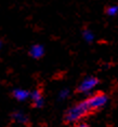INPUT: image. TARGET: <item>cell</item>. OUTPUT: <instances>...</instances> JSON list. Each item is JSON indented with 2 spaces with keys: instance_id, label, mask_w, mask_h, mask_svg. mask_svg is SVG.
<instances>
[{
  "instance_id": "obj_6",
  "label": "cell",
  "mask_w": 118,
  "mask_h": 127,
  "mask_svg": "<svg viewBox=\"0 0 118 127\" xmlns=\"http://www.w3.org/2000/svg\"><path fill=\"white\" fill-rule=\"evenodd\" d=\"M12 119H13L14 122L22 124V125H26L29 122L28 116L24 112H22V111H15V112H13L12 113Z\"/></svg>"
},
{
  "instance_id": "obj_4",
  "label": "cell",
  "mask_w": 118,
  "mask_h": 127,
  "mask_svg": "<svg viewBox=\"0 0 118 127\" xmlns=\"http://www.w3.org/2000/svg\"><path fill=\"white\" fill-rule=\"evenodd\" d=\"M30 100H31V103L35 108H42L43 104H44V100H43V96H42V93H41L40 90H35L30 93Z\"/></svg>"
},
{
  "instance_id": "obj_12",
  "label": "cell",
  "mask_w": 118,
  "mask_h": 127,
  "mask_svg": "<svg viewBox=\"0 0 118 127\" xmlns=\"http://www.w3.org/2000/svg\"><path fill=\"white\" fill-rule=\"evenodd\" d=\"M1 47H2V43H1V41H0V50H1Z\"/></svg>"
},
{
  "instance_id": "obj_1",
  "label": "cell",
  "mask_w": 118,
  "mask_h": 127,
  "mask_svg": "<svg viewBox=\"0 0 118 127\" xmlns=\"http://www.w3.org/2000/svg\"><path fill=\"white\" fill-rule=\"evenodd\" d=\"M92 112L88 106L87 100H82L68 108L64 114V123L66 124H77L86 116L90 115Z\"/></svg>"
},
{
  "instance_id": "obj_9",
  "label": "cell",
  "mask_w": 118,
  "mask_h": 127,
  "mask_svg": "<svg viewBox=\"0 0 118 127\" xmlns=\"http://www.w3.org/2000/svg\"><path fill=\"white\" fill-rule=\"evenodd\" d=\"M84 37H85V39L87 40L88 42H91V41L93 40V34H92V32H91L90 30H85Z\"/></svg>"
},
{
  "instance_id": "obj_5",
  "label": "cell",
  "mask_w": 118,
  "mask_h": 127,
  "mask_svg": "<svg viewBox=\"0 0 118 127\" xmlns=\"http://www.w3.org/2000/svg\"><path fill=\"white\" fill-rule=\"evenodd\" d=\"M12 96L18 101H25L29 98L30 93L27 90H24V88H15L12 92Z\"/></svg>"
},
{
  "instance_id": "obj_8",
  "label": "cell",
  "mask_w": 118,
  "mask_h": 127,
  "mask_svg": "<svg viewBox=\"0 0 118 127\" xmlns=\"http://www.w3.org/2000/svg\"><path fill=\"white\" fill-rule=\"evenodd\" d=\"M118 12V7L117 5H112V7H110L106 10V13L108 15H111V16H114V15H116Z\"/></svg>"
},
{
  "instance_id": "obj_11",
  "label": "cell",
  "mask_w": 118,
  "mask_h": 127,
  "mask_svg": "<svg viewBox=\"0 0 118 127\" xmlns=\"http://www.w3.org/2000/svg\"><path fill=\"white\" fill-rule=\"evenodd\" d=\"M74 127H89V126L86 123H77Z\"/></svg>"
},
{
  "instance_id": "obj_10",
  "label": "cell",
  "mask_w": 118,
  "mask_h": 127,
  "mask_svg": "<svg viewBox=\"0 0 118 127\" xmlns=\"http://www.w3.org/2000/svg\"><path fill=\"white\" fill-rule=\"evenodd\" d=\"M68 94H69V93H68L67 90H63V91H61V93H60V97H61L62 99H63V98H66V97H67Z\"/></svg>"
},
{
  "instance_id": "obj_7",
  "label": "cell",
  "mask_w": 118,
  "mask_h": 127,
  "mask_svg": "<svg viewBox=\"0 0 118 127\" xmlns=\"http://www.w3.org/2000/svg\"><path fill=\"white\" fill-rule=\"evenodd\" d=\"M29 54H30V56L33 57V58L39 59V58H41V57L43 56L44 49H43L42 45H40V44H35V45H33L30 47Z\"/></svg>"
},
{
  "instance_id": "obj_3",
  "label": "cell",
  "mask_w": 118,
  "mask_h": 127,
  "mask_svg": "<svg viewBox=\"0 0 118 127\" xmlns=\"http://www.w3.org/2000/svg\"><path fill=\"white\" fill-rule=\"evenodd\" d=\"M100 83V80L95 77H89L86 78L84 81L79 84V86L77 87V92L78 93H89L90 91H92L97 85Z\"/></svg>"
},
{
  "instance_id": "obj_2",
  "label": "cell",
  "mask_w": 118,
  "mask_h": 127,
  "mask_svg": "<svg viewBox=\"0 0 118 127\" xmlns=\"http://www.w3.org/2000/svg\"><path fill=\"white\" fill-rule=\"evenodd\" d=\"M88 106L90 108L91 112L94 113L99 111L100 109H102L107 102V95L103 93V92H97L95 94L91 95L90 97H88L87 99Z\"/></svg>"
}]
</instances>
